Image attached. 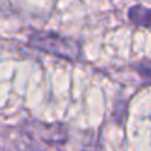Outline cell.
Here are the masks:
<instances>
[{
	"label": "cell",
	"instance_id": "1",
	"mask_svg": "<svg viewBox=\"0 0 151 151\" xmlns=\"http://www.w3.org/2000/svg\"><path fill=\"white\" fill-rule=\"evenodd\" d=\"M28 44L33 49L68 61H78L82 55L77 40L55 32H35L29 36Z\"/></svg>",
	"mask_w": 151,
	"mask_h": 151
},
{
	"label": "cell",
	"instance_id": "2",
	"mask_svg": "<svg viewBox=\"0 0 151 151\" xmlns=\"http://www.w3.org/2000/svg\"><path fill=\"white\" fill-rule=\"evenodd\" d=\"M35 133L29 135H37L42 142L47 143H58L63 145L66 141V131L64 130L63 125H35Z\"/></svg>",
	"mask_w": 151,
	"mask_h": 151
},
{
	"label": "cell",
	"instance_id": "3",
	"mask_svg": "<svg viewBox=\"0 0 151 151\" xmlns=\"http://www.w3.org/2000/svg\"><path fill=\"white\" fill-rule=\"evenodd\" d=\"M129 19L138 27L150 28L151 27V8L143 5H134L129 9Z\"/></svg>",
	"mask_w": 151,
	"mask_h": 151
},
{
	"label": "cell",
	"instance_id": "4",
	"mask_svg": "<svg viewBox=\"0 0 151 151\" xmlns=\"http://www.w3.org/2000/svg\"><path fill=\"white\" fill-rule=\"evenodd\" d=\"M135 70L146 81L151 82V60H142L141 63L135 64Z\"/></svg>",
	"mask_w": 151,
	"mask_h": 151
}]
</instances>
